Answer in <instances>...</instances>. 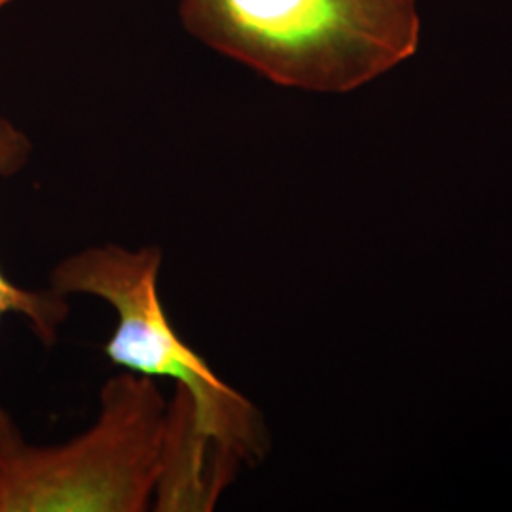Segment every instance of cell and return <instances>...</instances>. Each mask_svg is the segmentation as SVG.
Segmentation results:
<instances>
[{
  "instance_id": "cell-1",
  "label": "cell",
  "mask_w": 512,
  "mask_h": 512,
  "mask_svg": "<svg viewBox=\"0 0 512 512\" xmlns=\"http://www.w3.org/2000/svg\"><path fill=\"white\" fill-rule=\"evenodd\" d=\"M202 40L277 86L353 92L416 54L418 0H181Z\"/></svg>"
},
{
  "instance_id": "cell-2",
  "label": "cell",
  "mask_w": 512,
  "mask_h": 512,
  "mask_svg": "<svg viewBox=\"0 0 512 512\" xmlns=\"http://www.w3.org/2000/svg\"><path fill=\"white\" fill-rule=\"evenodd\" d=\"M162 264L156 245L88 247L55 264L50 287L63 296L88 294L107 302L116 313V329L103 349L110 363L152 380H171L194 427L251 467L270 448L264 416L177 332L160 296Z\"/></svg>"
},
{
  "instance_id": "cell-3",
  "label": "cell",
  "mask_w": 512,
  "mask_h": 512,
  "mask_svg": "<svg viewBox=\"0 0 512 512\" xmlns=\"http://www.w3.org/2000/svg\"><path fill=\"white\" fill-rule=\"evenodd\" d=\"M167 406L156 380L120 372L78 437L0 448V512H143L162 471Z\"/></svg>"
},
{
  "instance_id": "cell-4",
  "label": "cell",
  "mask_w": 512,
  "mask_h": 512,
  "mask_svg": "<svg viewBox=\"0 0 512 512\" xmlns=\"http://www.w3.org/2000/svg\"><path fill=\"white\" fill-rule=\"evenodd\" d=\"M241 467L245 463L234 450L192 425L183 399L175 391L167 406L162 471L152 503L154 509L213 511L220 495L238 478Z\"/></svg>"
},
{
  "instance_id": "cell-5",
  "label": "cell",
  "mask_w": 512,
  "mask_h": 512,
  "mask_svg": "<svg viewBox=\"0 0 512 512\" xmlns=\"http://www.w3.org/2000/svg\"><path fill=\"white\" fill-rule=\"evenodd\" d=\"M29 154L31 143L25 133L12 122L0 118V177L18 173ZM10 313L25 317L38 340L52 346L59 336V329L69 319L71 308L67 296L55 293L52 287L46 291H29L12 283L0 270V321ZM19 439L18 427L0 404V448Z\"/></svg>"
},
{
  "instance_id": "cell-6",
  "label": "cell",
  "mask_w": 512,
  "mask_h": 512,
  "mask_svg": "<svg viewBox=\"0 0 512 512\" xmlns=\"http://www.w3.org/2000/svg\"><path fill=\"white\" fill-rule=\"evenodd\" d=\"M12 2H16V0H0V12H2L8 4H12Z\"/></svg>"
}]
</instances>
